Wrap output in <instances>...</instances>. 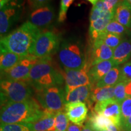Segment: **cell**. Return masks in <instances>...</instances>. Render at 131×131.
Returning <instances> with one entry per match:
<instances>
[{
  "label": "cell",
  "mask_w": 131,
  "mask_h": 131,
  "mask_svg": "<svg viewBox=\"0 0 131 131\" xmlns=\"http://www.w3.org/2000/svg\"><path fill=\"white\" fill-rule=\"evenodd\" d=\"M56 113L46 111L45 115L35 122L29 123L32 131H50L55 130V118Z\"/></svg>",
  "instance_id": "44dd1931"
},
{
  "label": "cell",
  "mask_w": 131,
  "mask_h": 131,
  "mask_svg": "<svg viewBox=\"0 0 131 131\" xmlns=\"http://www.w3.org/2000/svg\"><path fill=\"white\" fill-rule=\"evenodd\" d=\"M114 19V11H111L106 15L101 16L95 20L90 22L89 37L91 41L93 42L97 40L104 32L107 24Z\"/></svg>",
  "instance_id": "e0dca14e"
},
{
  "label": "cell",
  "mask_w": 131,
  "mask_h": 131,
  "mask_svg": "<svg viewBox=\"0 0 131 131\" xmlns=\"http://www.w3.org/2000/svg\"><path fill=\"white\" fill-rule=\"evenodd\" d=\"M125 82H119L115 86L114 98L120 104L127 98L125 91Z\"/></svg>",
  "instance_id": "f1b7e54d"
},
{
  "label": "cell",
  "mask_w": 131,
  "mask_h": 131,
  "mask_svg": "<svg viewBox=\"0 0 131 131\" xmlns=\"http://www.w3.org/2000/svg\"><path fill=\"white\" fill-rule=\"evenodd\" d=\"M107 130L108 131H118L120 130V129H119L114 124L112 123L110 124V125L107 127Z\"/></svg>",
  "instance_id": "d590c367"
},
{
  "label": "cell",
  "mask_w": 131,
  "mask_h": 131,
  "mask_svg": "<svg viewBox=\"0 0 131 131\" xmlns=\"http://www.w3.org/2000/svg\"><path fill=\"white\" fill-rule=\"evenodd\" d=\"M115 86H107L103 88H94L92 89L91 96L88 102L89 109L93 110L92 105L94 103L101 102L107 100L114 98Z\"/></svg>",
  "instance_id": "d6986e66"
},
{
  "label": "cell",
  "mask_w": 131,
  "mask_h": 131,
  "mask_svg": "<svg viewBox=\"0 0 131 131\" xmlns=\"http://www.w3.org/2000/svg\"><path fill=\"white\" fill-rule=\"evenodd\" d=\"M92 86L91 84L78 87L66 93V104L70 103L88 101L91 96Z\"/></svg>",
  "instance_id": "ffe728a7"
},
{
  "label": "cell",
  "mask_w": 131,
  "mask_h": 131,
  "mask_svg": "<svg viewBox=\"0 0 131 131\" xmlns=\"http://www.w3.org/2000/svg\"><path fill=\"white\" fill-rule=\"evenodd\" d=\"M83 126H79L77 124L72 123H69V125L68 131H82V128Z\"/></svg>",
  "instance_id": "e575fe53"
},
{
  "label": "cell",
  "mask_w": 131,
  "mask_h": 131,
  "mask_svg": "<svg viewBox=\"0 0 131 131\" xmlns=\"http://www.w3.org/2000/svg\"><path fill=\"white\" fill-rule=\"evenodd\" d=\"M89 70V68L87 66L79 70L64 69V71L63 75L65 81L66 93L78 87L91 84L88 75Z\"/></svg>",
  "instance_id": "7c38bea8"
},
{
  "label": "cell",
  "mask_w": 131,
  "mask_h": 131,
  "mask_svg": "<svg viewBox=\"0 0 131 131\" xmlns=\"http://www.w3.org/2000/svg\"><path fill=\"white\" fill-rule=\"evenodd\" d=\"M86 123L89 124L94 131H103L107 130V127L113 122L108 118L98 114L94 110H92L88 117Z\"/></svg>",
  "instance_id": "7402d4cb"
},
{
  "label": "cell",
  "mask_w": 131,
  "mask_h": 131,
  "mask_svg": "<svg viewBox=\"0 0 131 131\" xmlns=\"http://www.w3.org/2000/svg\"><path fill=\"white\" fill-rule=\"evenodd\" d=\"M21 6L18 0H12L1 9L0 34L1 38L9 32L13 24L17 20L20 14Z\"/></svg>",
  "instance_id": "9c48e42d"
},
{
  "label": "cell",
  "mask_w": 131,
  "mask_h": 131,
  "mask_svg": "<svg viewBox=\"0 0 131 131\" xmlns=\"http://www.w3.org/2000/svg\"><path fill=\"white\" fill-rule=\"evenodd\" d=\"M103 131H108L107 130H103Z\"/></svg>",
  "instance_id": "b9f144b4"
},
{
  "label": "cell",
  "mask_w": 131,
  "mask_h": 131,
  "mask_svg": "<svg viewBox=\"0 0 131 131\" xmlns=\"http://www.w3.org/2000/svg\"><path fill=\"white\" fill-rule=\"evenodd\" d=\"M131 81V61L124 63L120 68L119 82Z\"/></svg>",
  "instance_id": "1f68e13d"
},
{
  "label": "cell",
  "mask_w": 131,
  "mask_h": 131,
  "mask_svg": "<svg viewBox=\"0 0 131 131\" xmlns=\"http://www.w3.org/2000/svg\"><path fill=\"white\" fill-rule=\"evenodd\" d=\"M120 68L115 66L105 76L96 83L95 88H103L107 86H115L119 82Z\"/></svg>",
  "instance_id": "cb8c5ba5"
},
{
  "label": "cell",
  "mask_w": 131,
  "mask_h": 131,
  "mask_svg": "<svg viewBox=\"0 0 131 131\" xmlns=\"http://www.w3.org/2000/svg\"><path fill=\"white\" fill-rule=\"evenodd\" d=\"M1 124L30 123L40 119L46 110L33 97L22 102L1 105Z\"/></svg>",
  "instance_id": "7a4b0ae2"
},
{
  "label": "cell",
  "mask_w": 131,
  "mask_h": 131,
  "mask_svg": "<svg viewBox=\"0 0 131 131\" xmlns=\"http://www.w3.org/2000/svg\"><path fill=\"white\" fill-rule=\"evenodd\" d=\"M124 38V37L122 36L111 33L103 32L98 39L102 41L106 45L114 50L121 43Z\"/></svg>",
  "instance_id": "d4e9b609"
},
{
  "label": "cell",
  "mask_w": 131,
  "mask_h": 131,
  "mask_svg": "<svg viewBox=\"0 0 131 131\" xmlns=\"http://www.w3.org/2000/svg\"><path fill=\"white\" fill-rule=\"evenodd\" d=\"M116 66L112 60L104 61L91 67L88 71L92 89L114 67Z\"/></svg>",
  "instance_id": "9a60e30c"
},
{
  "label": "cell",
  "mask_w": 131,
  "mask_h": 131,
  "mask_svg": "<svg viewBox=\"0 0 131 131\" xmlns=\"http://www.w3.org/2000/svg\"><path fill=\"white\" fill-rule=\"evenodd\" d=\"M63 74L52 64L50 57L40 59L31 69L27 81L33 89L40 91L52 86H61L63 83Z\"/></svg>",
  "instance_id": "3957f363"
},
{
  "label": "cell",
  "mask_w": 131,
  "mask_h": 131,
  "mask_svg": "<svg viewBox=\"0 0 131 131\" xmlns=\"http://www.w3.org/2000/svg\"><path fill=\"white\" fill-rule=\"evenodd\" d=\"M60 46V37L52 31L41 32L37 37L32 55L39 59L50 57L58 51Z\"/></svg>",
  "instance_id": "52a82bcc"
},
{
  "label": "cell",
  "mask_w": 131,
  "mask_h": 131,
  "mask_svg": "<svg viewBox=\"0 0 131 131\" xmlns=\"http://www.w3.org/2000/svg\"><path fill=\"white\" fill-rule=\"evenodd\" d=\"M131 57V39L124 38L114 50L112 58L116 66L126 63Z\"/></svg>",
  "instance_id": "ac0fdd59"
},
{
  "label": "cell",
  "mask_w": 131,
  "mask_h": 131,
  "mask_svg": "<svg viewBox=\"0 0 131 131\" xmlns=\"http://www.w3.org/2000/svg\"><path fill=\"white\" fill-rule=\"evenodd\" d=\"M58 57L64 69L79 70L86 66V54L81 42L77 41H64L59 48Z\"/></svg>",
  "instance_id": "277c9868"
},
{
  "label": "cell",
  "mask_w": 131,
  "mask_h": 131,
  "mask_svg": "<svg viewBox=\"0 0 131 131\" xmlns=\"http://www.w3.org/2000/svg\"><path fill=\"white\" fill-rule=\"evenodd\" d=\"M93 110L98 114L102 115L111 119L113 123L120 129L121 104L115 98L96 103Z\"/></svg>",
  "instance_id": "8fae6325"
},
{
  "label": "cell",
  "mask_w": 131,
  "mask_h": 131,
  "mask_svg": "<svg viewBox=\"0 0 131 131\" xmlns=\"http://www.w3.org/2000/svg\"><path fill=\"white\" fill-rule=\"evenodd\" d=\"M82 131H94V129L92 128V127L89 124L86 123L84 126H83L82 128Z\"/></svg>",
  "instance_id": "8d00e7d4"
},
{
  "label": "cell",
  "mask_w": 131,
  "mask_h": 131,
  "mask_svg": "<svg viewBox=\"0 0 131 131\" xmlns=\"http://www.w3.org/2000/svg\"><path fill=\"white\" fill-rule=\"evenodd\" d=\"M120 130L122 131H131V116L126 120L121 122Z\"/></svg>",
  "instance_id": "836d02e7"
},
{
  "label": "cell",
  "mask_w": 131,
  "mask_h": 131,
  "mask_svg": "<svg viewBox=\"0 0 131 131\" xmlns=\"http://www.w3.org/2000/svg\"><path fill=\"white\" fill-rule=\"evenodd\" d=\"M131 116V97L126 98L121 103V117L122 121L123 122Z\"/></svg>",
  "instance_id": "f546056e"
},
{
  "label": "cell",
  "mask_w": 131,
  "mask_h": 131,
  "mask_svg": "<svg viewBox=\"0 0 131 131\" xmlns=\"http://www.w3.org/2000/svg\"><path fill=\"white\" fill-rule=\"evenodd\" d=\"M1 105L22 102L32 97L33 88L27 81L1 80Z\"/></svg>",
  "instance_id": "5b68a950"
},
{
  "label": "cell",
  "mask_w": 131,
  "mask_h": 131,
  "mask_svg": "<svg viewBox=\"0 0 131 131\" xmlns=\"http://www.w3.org/2000/svg\"><path fill=\"white\" fill-rule=\"evenodd\" d=\"M41 32L30 21L1 38V50H7L24 57L32 55L37 37Z\"/></svg>",
  "instance_id": "6da1fadb"
},
{
  "label": "cell",
  "mask_w": 131,
  "mask_h": 131,
  "mask_svg": "<svg viewBox=\"0 0 131 131\" xmlns=\"http://www.w3.org/2000/svg\"><path fill=\"white\" fill-rule=\"evenodd\" d=\"M0 131H32L29 123L1 124Z\"/></svg>",
  "instance_id": "83f0119b"
},
{
  "label": "cell",
  "mask_w": 131,
  "mask_h": 131,
  "mask_svg": "<svg viewBox=\"0 0 131 131\" xmlns=\"http://www.w3.org/2000/svg\"><path fill=\"white\" fill-rule=\"evenodd\" d=\"M127 1H129V3H130V4H131V0H127Z\"/></svg>",
  "instance_id": "ab89813d"
},
{
  "label": "cell",
  "mask_w": 131,
  "mask_h": 131,
  "mask_svg": "<svg viewBox=\"0 0 131 131\" xmlns=\"http://www.w3.org/2000/svg\"><path fill=\"white\" fill-rule=\"evenodd\" d=\"M64 112L69 120L77 125L83 126L88 117V108L84 102L68 103Z\"/></svg>",
  "instance_id": "5bb4252c"
},
{
  "label": "cell",
  "mask_w": 131,
  "mask_h": 131,
  "mask_svg": "<svg viewBox=\"0 0 131 131\" xmlns=\"http://www.w3.org/2000/svg\"><path fill=\"white\" fill-rule=\"evenodd\" d=\"M87 1H88L89 2L91 3L92 4H93V6H94V5H95L96 3L98 2L99 0H87Z\"/></svg>",
  "instance_id": "f35d334b"
},
{
  "label": "cell",
  "mask_w": 131,
  "mask_h": 131,
  "mask_svg": "<svg viewBox=\"0 0 131 131\" xmlns=\"http://www.w3.org/2000/svg\"><path fill=\"white\" fill-rule=\"evenodd\" d=\"M69 125V119L64 111L56 113L55 118V125H54L55 130L68 131Z\"/></svg>",
  "instance_id": "4316f807"
},
{
  "label": "cell",
  "mask_w": 131,
  "mask_h": 131,
  "mask_svg": "<svg viewBox=\"0 0 131 131\" xmlns=\"http://www.w3.org/2000/svg\"><path fill=\"white\" fill-rule=\"evenodd\" d=\"M50 131H60V130H50Z\"/></svg>",
  "instance_id": "60d3db41"
},
{
  "label": "cell",
  "mask_w": 131,
  "mask_h": 131,
  "mask_svg": "<svg viewBox=\"0 0 131 131\" xmlns=\"http://www.w3.org/2000/svg\"><path fill=\"white\" fill-rule=\"evenodd\" d=\"M104 32L111 33V34H116V35H118L124 37V36L128 34L130 32H129V29L126 28L122 24L113 19L107 24Z\"/></svg>",
  "instance_id": "484cf974"
},
{
  "label": "cell",
  "mask_w": 131,
  "mask_h": 131,
  "mask_svg": "<svg viewBox=\"0 0 131 131\" xmlns=\"http://www.w3.org/2000/svg\"><path fill=\"white\" fill-rule=\"evenodd\" d=\"M74 0H61L60 1V7L58 15V21L61 23L66 20L67 18V12L69 8Z\"/></svg>",
  "instance_id": "4dcf8cb0"
},
{
  "label": "cell",
  "mask_w": 131,
  "mask_h": 131,
  "mask_svg": "<svg viewBox=\"0 0 131 131\" xmlns=\"http://www.w3.org/2000/svg\"><path fill=\"white\" fill-rule=\"evenodd\" d=\"M114 19L126 28L131 27V4L123 0L116 5L114 10Z\"/></svg>",
  "instance_id": "2e32d148"
},
{
  "label": "cell",
  "mask_w": 131,
  "mask_h": 131,
  "mask_svg": "<svg viewBox=\"0 0 131 131\" xmlns=\"http://www.w3.org/2000/svg\"><path fill=\"white\" fill-rule=\"evenodd\" d=\"M39 60L33 55L23 57L12 68L1 71V80L27 81L31 69Z\"/></svg>",
  "instance_id": "ba28073f"
},
{
  "label": "cell",
  "mask_w": 131,
  "mask_h": 131,
  "mask_svg": "<svg viewBox=\"0 0 131 131\" xmlns=\"http://www.w3.org/2000/svg\"><path fill=\"white\" fill-rule=\"evenodd\" d=\"M11 1H12V0H0V7H1V9L3 7H4L5 5L7 4V3L10 2Z\"/></svg>",
  "instance_id": "74e56055"
},
{
  "label": "cell",
  "mask_w": 131,
  "mask_h": 131,
  "mask_svg": "<svg viewBox=\"0 0 131 131\" xmlns=\"http://www.w3.org/2000/svg\"><path fill=\"white\" fill-rule=\"evenodd\" d=\"M51 0H27V3L32 10L49 4Z\"/></svg>",
  "instance_id": "d6a6232c"
},
{
  "label": "cell",
  "mask_w": 131,
  "mask_h": 131,
  "mask_svg": "<svg viewBox=\"0 0 131 131\" xmlns=\"http://www.w3.org/2000/svg\"><path fill=\"white\" fill-rule=\"evenodd\" d=\"M55 14L51 5L46 6L32 10L29 17V21L38 28H45L53 22Z\"/></svg>",
  "instance_id": "4fadbf2b"
},
{
  "label": "cell",
  "mask_w": 131,
  "mask_h": 131,
  "mask_svg": "<svg viewBox=\"0 0 131 131\" xmlns=\"http://www.w3.org/2000/svg\"><path fill=\"white\" fill-rule=\"evenodd\" d=\"M91 43L89 55H86V66L89 69L100 62L112 60L114 49L107 46L99 39Z\"/></svg>",
  "instance_id": "30bf717a"
},
{
  "label": "cell",
  "mask_w": 131,
  "mask_h": 131,
  "mask_svg": "<svg viewBox=\"0 0 131 131\" xmlns=\"http://www.w3.org/2000/svg\"><path fill=\"white\" fill-rule=\"evenodd\" d=\"M23 57L19 55L7 51L1 50L0 52V69L1 71L9 70L14 67Z\"/></svg>",
  "instance_id": "603a6c76"
},
{
  "label": "cell",
  "mask_w": 131,
  "mask_h": 131,
  "mask_svg": "<svg viewBox=\"0 0 131 131\" xmlns=\"http://www.w3.org/2000/svg\"><path fill=\"white\" fill-rule=\"evenodd\" d=\"M36 100L44 109L57 113L64 111L66 92L61 86H52L37 91Z\"/></svg>",
  "instance_id": "8992f818"
}]
</instances>
